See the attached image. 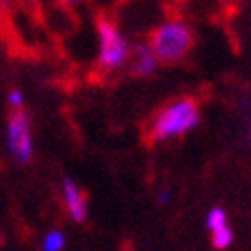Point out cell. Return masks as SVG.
Listing matches in <instances>:
<instances>
[{
    "label": "cell",
    "instance_id": "obj_3",
    "mask_svg": "<svg viewBox=\"0 0 251 251\" xmlns=\"http://www.w3.org/2000/svg\"><path fill=\"white\" fill-rule=\"evenodd\" d=\"M98 33V68L102 72L121 70L129 61L131 43L123 31L117 27V23L110 19H100L96 25Z\"/></svg>",
    "mask_w": 251,
    "mask_h": 251
},
{
    "label": "cell",
    "instance_id": "obj_6",
    "mask_svg": "<svg viewBox=\"0 0 251 251\" xmlns=\"http://www.w3.org/2000/svg\"><path fill=\"white\" fill-rule=\"evenodd\" d=\"M64 196H66V204H68V210H70L72 219L76 223H82L86 219V215H88L86 194L72 180H66V184H64Z\"/></svg>",
    "mask_w": 251,
    "mask_h": 251
},
{
    "label": "cell",
    "instance_id": "obj_9",
    "mask_svg": "<svg viewBox=\"0 0 251 251\" xmlns=\"http://www.w3.org/2000/svg\"><path fill=\"white\" fill-rule=\"evenodd\" d=\"M227 225V215H225L223 208H212L208 212V229L215 231V229H221Z\"/></svg>",
    "mask_w": 251,
    "mask_h": 251
},
{
    "label": "cell",
    "instance_id": "obj_2",
    "mask_svg": "<svg viewBox=\"0 0 251 251\" xmlns=\"http://www.w3.org/2000/svg\"><path fill=\"white\" fill-rule=\"evenodd\" d=\"M200 121V108L194 98H178L161 108L151 127H149V141H166L172 137L192 131Z\"/></svg>",
    "mask_w": 251,
    "mask_h": 251
},
{
    "label": "cell",
    "instance_id": "obj_10",
    "mask_svg": "<svg viewBox=\"0 0 251 251\" xmlns=\"http://www.w3.org/2000/svg\"><path fill=\"white\" fill-rule=\"evenodd\" d=\"M23 92L21 90H12L10 94H8V104L12 106V108H21L23 106Z\"/></svg>",
    "mask_w": 251,
    "mask_h": 251
},
{
    "label": "cell",
    "instance_id": "obj_1",
    "mask_svg": "<svg viewBox=\"0 0 251 251\" xmlns=\"http://www.w3.org/2000/svg\"><path fill=\"white\" fill-rule=\"evenodd\" d=\"M194 45V33L190 25L182 19H168L153 29L149 47L153 49L159 64H178Z\"/></svg>",
    "mask_w": 251,
    "mask_h": 251
},
{
    "label": "cell",
    "instance_id": "obj_11",
    "mask_svg": "<svg viewBox=\"0 0 251 251\" xmlns=\"http://www.w3.org/2000/svg\"><path fill=\"white\" fill-rule=\"evenodd\" d=\"M59 2H61V4H68V6H72V4H78L80 0H59Z\"/></svg>",
    "mask_w": 251,
    "mask_h": 251
},
{
    "label": "cell",
    "instance_id": "obj_8",
    "mask_svg": "<svg viewBox=\"0 0 251 251\" xmlns=\"http://www.w3.org/2000/svg\"><path fill=\"white\" fill-rule=\"evenodd\" d=\"M64 245H66V239H64V235H61L59 231H51L43 241V249L45 251H61Z\"/></svg>",
    "mask_w": 251,
    "mask_h": 251
},
{
    "label": "cell",
    "instance_id": "obj_7",
    "mask_svg": "<svg viewBox=\"0 0 251 251\" xmlns=\"http://www.w3.org/2000/svg\"><path fill=\"white\" fill-rule=\"evenodd\" d=\"M231 243H233V231L227 227V225L212 231V245H215L217 249H225V247H229Z\"/></svg>",
    "mask_w": 251,
    "mask_h": 251
},
{
    "label": "cell",
    "instance_id": "obj_5",
    "mask_svg": "<svg viewBox=\"0 0 251 251\" xmlns=\"http://www.w3.org/2000/svg\"><path fill=\"white\" fill-rule=\"evenodd\" d=\"M127 64H131V72L135 76L147 78V76H151V74H155V70L159 68V59L153 53V49L149 47V43H139V45L131 47Z\"/></svg>",
    "mask_w": 251,
    "mask_h": 251
},
{
    "label": "cell",
    "instance_id": "obj_4",
    "mask_svg": "<svg viewBox=\"0 0 251 251\" xmlns=\"http://www.w3.org/2000/svg\"><path fill=\"white\" fill-rule=\"evenodd\" d=\"M8 149L15 155L19 164H29L33 155V141H31V123L27 112L15 108L8 119Z\"/></svg>",
    "mask_w": 251,
    "mask_h": 251
}]
</instances>
